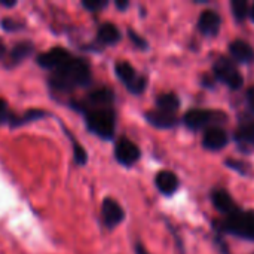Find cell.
I'll return each mask as SVG.
<instances>
[{"mask_svg":"<svg viewBox=\"0 0 254 254\" xmlns=\"http://www.w3.org/2000/svg\"><path fill=\"white\" fill-rule=\"evenodd\" d=\"M92 82L89 61L76 55H71L55 70L49 71L48 76V86L54 95H70L77 89L88 88Z\"/></svg>","mask_w":254,"mask_h":254,"instance_id":"obj_1","label":"cell"},{"mask_svg":"<svg viewBox=\"0 0 254 254\" xmlns=\"http://www.w3.org/2000/svg\"><path fill=\"white\" fill-rule=\"evenodd\" d=\"M86 129L104 141L113 140L116 134V110L113 106H97L80 112Z\"/></svg>","mask_w":254,"mask_h":254,"instance_id":"obj_2","label":"cell"},{"mask_svg":"<svg viewBox=\"0 0 254 254\" xmlns=\"http://www.w3.org/2000/svg\"><path fill=\"white\" fill-rule=\"evenodd\" d=\"M115 104V92L109 86H100L92 91H89L86 95L80 98H73L68 106L70 109L80 113L85 109L97 107V106H113Z\"/></svg>","mask_w":254,"mask_h":254,"instance_id":"obj_3","label":"cell"},{"mask_svg":"<svg viewBox=\"0 0 254 254\" xmlns=\"http://www.w3.org/2000/svg\"><path fill=\"white\" fill-rule=\"evenodd\" d=\"M115 73L118 79L125 85V88L134 94L140 95L146 91L147 79L143 74H138L137 70L128 61H116L115 63Z\"/></svg>","mask_w":254,"mask_h":254,"instance_id":"obj_4","label":"cell"},{"mask_svg":"<svg viewBox=\"0 0 254 254\" xmlns=\"http://www.w3.org/2000/svg\"><path fill=\"white\" fill-rule=\"evenodd\" d=\"M223 229L237 235V237H243L247 240H254V213H234L231 214L225 223H223Z\"/></svg>","mask_w":254,"mask_h":254,"instance_id":"obj_5","label":"cell"},{"mask_svg":"<svg viewBox=\"0 0 254 254\" xmlns=\"http://www.w3.org/2000/svg\"><path fill=\"white\" fill-rule=\"evenodd\" d=\"M121 31L113 22H104L98 27L97 30V39L94 43L85 45L82 49L85 51H92V52H100L104 46H113L121 40Z\"/></svg>","mask_w":254,"mask_h":254,"instance_id":"obj_6","label":"cell"},{"mask_svg":"<svg viewBox=\"0 0 254 254\" xmlns=\"http://www.w3.org/2000/svg\"><path fill=\"white\" fill-rule=\"evenodd\" d=\"M214 74H216L217 79H220L222 82H225L232 89H238L244 83V79L240 74V71L226 58H219L217 60V63L214 64Z\"/></svg>","mask_w":254,"mask_h":254,"instance_id":"obj_7","label":"cell"},{"mask_svg":"<svg viewBox=\"0 0 254 254\" xmlns=\"http://www.w3.org/2000/svg\"><path fill=\"white\" fill-rule=\"evenodd\" d=\"M141 156V152L135 143L129 138H119L115 144V158L124 167H132Z\"/></svg>","mask_w":254,"mask_h":254,"instance_id":"obj_8","label":"cell"},{"mask_svg":"<svg viewBox=\"0 0 254 254\" xmlns=\"http://www.w3.org/2000/svg\"><path fill=\"white\" fill-rule=\"evenodd\" d=\"M101 219L107 229H115L125 220V211L116 199L106 198L101 205Z\"/></svg>","mask_w":254,"mask_h":254,"instance_id":"obj_9","label":"cell"},{"mask_svg":"<svg viewBox=\"0 0 254 254\" xmlns=\"http://www.w3.org/2000/svg\"><path fill=\"white\" fill-rule=\"evenodd\" d=\"M71 55H73V54L68 52L65 48H63V46H54L52 49L39 54V55L36 57V63H37L42 68H45V70H48V71H52V70H55L58 65H61L65 60H68Z\"/></svg>","mask_w":254,"mask_h":254,"instance_id":"obj_10","label":"cell"},{"mask_svg":"<svg viewBox=\"0 0 254 254\" xmlns=\"http://www.w3.org/2000/svg\"><path fill=\"white\" fill-rule=\"evenodd\" d=\"M34 43L30 40H21L12 46L10 51H7V57L4 60V67L6 68H15L21 63H24L28 57L34 54Z\"/></svg>","mask_w":254,"mask_h":254,"instance_id":"obj_11","label":"cell"},{"mask_svg":"<svg viewBox=\"0 0 254 254\" xmlns=\"http://www.w3.org/2000/svg\"><path fill=\"white\" fill-rule=\"evenodd\" d=\"M51 116L49 112L46 110H42V109H28L25 110L24 113L18 115V113H13L12 116V121L9 124V128L10 129H16V128H21L24 125H28L31 122H37V121H42L45 118Z\"/></svg>","mask_w":254,"mask_h":254,"instance_id":"obj_12","label":"cell"},{"mask_svg":"<svg viewBox=\"0 0 254 254\" xmlns=\"http://www.w3.org/2000/svg\"><path fill=\"white\" fill-rule=\"evenodd\" d=\"M146 119L150 125L156 127V128H161V129H168V128H173L176 124H177V118L174 113H168V112H162V110H150V112H146Z\"/></svg>","mask_w":254,"mask_h":254,"instance_id":"obj_13","label":"cell"},{"mask_svg":"<svg viewBox=\"0 0 254 254\" xmlns=\"http://www.w3.org/2000/svg\"><path fill=\"white\" fill-rule=\"evenodd\" d=\"M213 121H214V113L208 112V110H202V109L189 110L185 115V124L192 129H199L205 125L211 124Z\"/></svg>","mask_w":254,"mask_h":254,"instance_id":"obj_14","label":"cell"},{"mask_svg":"<svg viewBox=\"0 0 254 254\" xmlns=\"http://www.w3.org/2000/svg\"><path fill=\"white\" fill-rule=\"evenodd\" d=\"M156 188L164 195H173L179 188V179L171 171H161L155 179Z\"/></svg>","mask_w":254,"mask_h":254,"instance_id":"obj_15","label":"cell"},{"mask_svg":"<svg viewBox=\"0 0 254 254\" xmlns=\"http://www.w3.org/2000/svg\"><path fill=\"white\" fill-rule=\"evenodd\" d=\"M228 144V135L220 128H210L204 134V146L210 150H220Z\"/></svg>","mask_w":254,"mask_h":254,"instance_id":"obj_16","label":"cell"},{"mask_svg":"<svg viewBox=\"0 0 254 254\" xmlns=\"http://www.w3.org/2000/svg\"><path fill=\"white\" fill-rule=\"evenodd\" d=\"M198 27L204 34H216L220 28V16L214 10H204L199 16Z\"/></svg>","mask_w":254,"mask_h":254,"instance_id":"obj_17","label":"cell"},{"mask_svg":"<svg viewBox=\"0 0 254 254\" xmlns=\"http://www.w3.org/2000/svg\"><path fill=\"white\" fill-rule=\"evenodd\" d=\"M213 204H214V207L219 211L226 213L229 216L234 214V213H237V205H235L234 199L231 198V195L226 190H222V189L216 190L213 193Z\"/></svg>","mask_w":254,"mask_h":254,"instance_id":"obj_18","label":"cell"},{"mask_svg":"<svg viewBox=\"0 0 254 254\" xmlns=\"http://www.w3.org/2000/svg\"><path fill=\"white\" fill-rule=\"evenodd\" d=\"M229 51L232 57L241 63H250L254 60V49L244 40H235L231 43Z\"/></svg>","mask_w":254,"mask_h":254,"instance_id":"obj_19","label":"cell"},{"mask_svg":"<svg viewBox=\"0 0 254 254\" xmlns=\"http://www.w3.org/2000/svg\"><path fill=\"white\" fill-rule=\"evenodd\" d=\"M63 129H64V134L67 135V138H68L70 143H71L73 161H74V164L79 165V167H85V165L88 164V152H86V149L76 140V137H74L73 134H70V131H68L65 127H63Z\"/></svg>","mask_w":254,"mask_h":254,"instance_id":"obj_20","label":"cell"},{"mask_svg":"<svg viewBox=\"0 0 254 254\" xmlns=\"http://www.w3.org/2000/svg\"><path fill=\"white\" fill-rule=\"evenodd\" d=\"M180 106V100L174 94H162L156 98V107L158 110L176 113V110Z\"/></svg>","mask_w":254,"mask_h":254,"instance_id":"obj_21","label":"cell"},{"mask_svg":"<svg viewBox=\"0 0 254 254\" xmlns=\"http://www.w3.org/2000/svg\"><path fill=\"white\" fill-rule=\"evenodd\" d=\"M0 27L6 31V33H16L25 28V22L13 19V18H3L0 19Z\"/></svg>","mask_w":254,"mask_h":254,"instance_id":"obj_22","label":"cell"},{"mask_svg":"<svg viewBox=\"0 0 254 254\" xmlns=\"http://www.w3.org/2000/svg\"><path fill=\"white\" fill-rule=\"evenodd\" d=\"M231 7L237 19H244L249 13V4L246 0H234L231 3Z\"/></svg>","mask_w":254,"mask_h":254,"instance_id":"obj_23","label":"cell"},{"mask_svg":"<svg viewBox=\"0 0 254 254\" xmlns=\"http://www.w3.org/2000/svg\"><path fill=\"white\" fill-rule=\"evenodd\" d=\"M13 113H15V112H12V110L9 109V104H7L3 98H0V125L9 127Z\"/></svg>","mask_w":254,"mask_h":254,"instance_id":"obj_24","label":"cell"},{"mask_svg":"<svg viewBox=\"0 0 254 254\" xmlns=\"http://www.w3.org/2000/svg\"><path fill=\"white\" fill-rule=\"evenodd\" d=\"M238 138L243 140V141H246V143L254 144V122H250V124L244 125L238 131Z\"/></svg>","mask_w":254,"mask_h":254,"instance_id":"obj_25","label":"cell"},{"mask_svg":"<svg viewBox=\"0 0 254 254\" xmlns=\"http://www.w3.org/2000/svg\"><path fill=\"white\" fill-rule=\"evenodd\" d=\"M109 1L107 0H83L82 6L88 10V12H100L101 9L107 7Z\"/></svg>","mask_w":254,"mask_h":254,"instance_id":"obj_26","label":"cell"},{"mask_svg":"<svg viewBox=\"0 0 254 254\" xmlns=\"http://www.w3.org/2000/svg\"><path fill=\"white\" fill-rule=\"evenodd\" d=\"M128 36H129V39L132 40V43H134L137 48H140V49H146V48H147V42H146L141 36H138L134 30L128 28Z\"/></svg>","mask_w":254,"mask_h":254,"instance_id":"obj_27","label":"cell"},{"mask_svg":"<svg viewBox=\"0 0 254 254\" xmlns=\"http://www.w3.org/2000/svg\"><path fill=\"white\" fill-rule=\"evenodd\" d=\"M6 57H7V48H6V45H4L3 39L0 37V61H3V63H4Z\"/></svg>","mask_w":254,"mask_h":254,"instance_id":"obj_28","label":"cell"},{"mask_svg":"<svg viewBox=\"0 0 254 254\" xmlns=\"http://www.w3.org/2000/svg\"><path fill=\"white\" fill-rule=\"evenodd\" d=\"M115 6H116L119 10H125V9L129 7V1H128V0H116V1H115Z\"/></svg>","mask_w":254,"mask_h":254,"instance_id":"obj_29","label":"cell"},{"mask_svg":"<svg viewBox=\"0 0 254 254\" xmlns=\"http://www.w3.org/2000/svg\"><path fill=\"white\" fill-rule=\"evenodd\" d=\"M247 100H249L250 109L254 112V86H252V88L247 91Z\"/></svg>","mask_w":254,"mask_h":254,"instance_id":"obj_30","label":"cell"},{"mask_svg":"<svg viewBox=\"0 0 254 254\" xmlns=\"http://www.w3.org/2000/svg\"><path fill=\"white\" fill-rule=\"evenodd\" d=\"M0 6L7 7V9H12V7L16 6V1H4V0H0Z\"/></svg>","mask_w":254,"mask_h":254,"instance_id":"obj_31","label":"cell"},{"mask_svg":"<svg viewBox=\"0 0 254 254\" xmlns=\"http://www.w3.org/2000/svg\"><path fill=\"white\" fill-rule=\"evenodd\" d=\"M135 254H149L146 250H144V247L138 243V244H135Z\"/></svg>","mask_w":254,"mask_h":254,"instance_id":"obj_32","label":"cell"},{"mask_svg":"<svg viewBox=\"0 0 254 254\" xmlns=\"http://www.w3.org/2000/svg\"><path fill=\"white\" fill-rule=\"evenodd\" d=\"M250 15H252V19L254 21V4H253V7H252V10H250Z\"/></svg>","mask_w":254,"mask_h":254,"instance_id":"obj_33","label":"cell"}]
</instances>
